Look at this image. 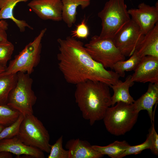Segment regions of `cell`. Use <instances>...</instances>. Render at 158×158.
<instances>
[{
    "mask_svg": "<svg viewBox=\"0 0 158 158\" xmlns=\"http://www.w3.org/2000/svg\"><path fill=\"white\" fill-rule=\"evenodd\" d=\"M144 35L138 26L131 19L112 39L121 53L125 57H130L138 48Z\"/></svg>",
    "mask_w": 158,
    "mask_h": 158,
    "instance_id": "9c48e42d",
    "label": "cell"
},
{
    "mask_svg": "<svg viewBox=\"0 0 158 158\" xmlns=\"http://www.w3.org/2000/svg\"><path fill=\"white\" fill-rule=\"evenodd\" d=\"M27 5L42 20H62V5L61 0H31Z\"/></svg>",
    "mask_w": 158,
    "mask_h": 158,
    "instance_id": "7c38bea8",
    "label": "cell"
},
{
    "mask_svg": "<svg viewBox=\"0 0 158 158\" xmlns=\"http://www.w3.org/2000/svg\"><path fill=\"white\" fill-rule=\"evenodd\" d=\"M130 57L126 60L119 61L114 65L113 69L119 76L120 77H124L125 71H134L141 58L135 51Z\"/></svg>",
    "mask_w": 158,
    "mask_h": 158,
    "instance_id": "7402d4cb",
    "label": "cell"
},
{
    "mask_svg": "<svg viewBox=\"0 0 158 158\" xmlns=\"http://www.w3.org/2000/svg\"><path fill=\"white\" fill-rule=\"evenodd\" d=\"M130 145L125 140H116L106 146L93 145L92 147L104 156L107 155L111 158H122L125 150Z\"/></svg>",
    "mask_w": 158,
    "mask_h": 158,
    "instance_id": "ffe728a7",
    "label": "cell"
},
{
    "mask_svg": "<svg viewBox=\"0 0 158 158\" xmlns=\"http://www.w3.org/2000/svg\"><path fill=\"white\" fill-rule=\"evenodd\" d=\"M5 127L3 126L0 125V132Z\"/></svg>",
    "mask_w": 158,
    "mask_h": 158,
    "instance_id": "d6a6232c",
    "label": "cell"
},
{
    "mask_svg": "<svg viewBox=\"0 0 158 158\" xmlns=\"http://www.w3.org/2000/svg\"><path fill=\"white\" fill-rule=\"evenodd\" d=\"M142 58L147 56L158 57V23L144 35L140 44L135 51Z\"/></svg>",
    "mask_w": 158,
    "mask_h": 158,
    "instance_id": "2e32d148",
    "label": "cell"
},
{
    "mask_svg": "<svg viewBox=\"0 0 158 158\" xmlns=\"http://www.w3.org/2000/svg\"><path fill=\"white\" fill-rule=\"evenodd\" d=\"M4 20H0V24Z\"/></svg>",
    "mask_w": 158,
    "mask_h": 158,
    "instance_id": "836d02e7",
    "label": "cell"
},
{
    "mask_svg": "<svg viewBox=\"0 0 158 158\" xmlns=\"http://www.w3.org/2000/svg\"><path fill=\"white\" fill-rule=\"evenodd\" d=\"M102 21L99 37L113 39L131 18L124 0H109L97 14Z\"/></svg>",
    "mask_w": 158,
    "mask_h": 158,
    "instance_id": "277c9868",
    "label": "cell"
},
{
    "mask_svg": "<svg viewBox=\"0 0 158 158\" xmlns=\"http://www.w3.org/2000/svg\"><path fill=\"white\" fill-rule=\"evenodd\" d=\"M57 42L58 67L67 83L76 85L90 80L110 86L119 80L118 74L107 70L91 57L82 42L71 36L58 38Z\"/></svg>",
    "mask_w": 158,
    "mask_h": 158,
    "instance_id": "6da1fadb",
    "label": "cell"
},
{
    "mask_svg": "<svg viewBox=\"0 0 158 158\" xmlns=\"http://www.w3.org/2000/svg\"><path fill=\"white\" fill-rule=\"evenodd\" d=\"M139 112L133 103L119 102L107 109L103 119L107 131L118 136L124 135L132 129L137 122Z\"/></svg>",
    "mask_w": 158,
    "mask_h": 158,
    "instance_id": "3957f363",
    "label": "cell"
},
{
    "mask_svg": "<svg viewBox=\"0 0 158 158\" xmlns=\"http://www.w3.org/2000/svg\"><path fill=\"white\" fill-rule=\"evenodd\" d=\"M17 136L25 145L49 153L50 136L42 122L33 114L24 116Z\"/></svg>",
    "mask_w": 158,
    "mask_h": 158,
    "instance_id": "52a82bcc",
    "label": "cell"
},
{
    "mask_svg": "<svg viewBox=\"0 0 158 158\" xmlns=\"http://www.w3.org/2000/svg\"><path fill=\"white\" fill-rule=\"evenodd\" d=\"M134 83L131 75H129L127 77L124 81L119 79L114 84L110 86L114 92L113 95L111 97V106H114L119 102L133 104L135 100L130 94L129 89Z\"/></svg>",
    "mask_w": 158,
    "mask_h": 158,
    "instance_id": "e0dca14e",
    "label": "cell"
},
{
    "mask_svg": "<svg viewBox=\"0 0 158 158\" xmlns=\"http://www.w3.org/2000/svg\"><path fill=\"white\" fill-rule=\"evenodd\" d=\"M14 49L13 44L8 40L0 43V65L7 67L8 62L11 59Z\"/></svg>",
    "mask_w": 158,
    "mask_h": 158,
    "instance_id": "d4e9b609",
    "label": "cell"
},
{
    "mask_svg": "<svg viewBox=\"0 0 158 158\" xmlns=\"http://www.w3.org/2000/svg\"><path fill=\"white\" fill-rule=\"evenodd\" d=\"M65 147L68 151V158H101L104 156L87 141L79 138L68 140Z\"/></svg>",
    "mask_w": 158,
    "mask_h": 158,
    "instance_id": "5bb4252c",
    "label": "cell"
},
{
    "mask_svg": "<svg viewBox=\"0 0 158 158\" xmlns=\"http://www.w3.org/2000/svg\"><path fill=\"white\" fill-rule=\"evenodd\" d=\"M13 157L11 153L6 151L0 152V158H11Z\"/></svg>",
    "mask_w": 158,
    "mask_h": 158,
    "instance_id": "4dcf8cb0",
    "label": "cell"
},
{
    "mask_svg": "<svg viewBox=\"0 0 158 158\" xmlns=\"http://www.w3.org/2000/svg\"><path fill=\"white\" fill-rule=\"evenodd\" d=\"M76 85L74 96L83 117L92 126L103 119L111 106L109 86L99 81L89 80Z\"/></svg>",
    "mask_w": 158,
    "mask_h": 158,
    "instance_id": "7a4b0ae2",
    "label": "cell"
},
{
    "mask_svg": "<svg viewBox=\"0 0 158 158\" xmlns=\"http://www.w3.org/2000/svg\"><path fill=\"white\" fill-rule=\"evenodd\" d=\"M24 116L20 114L18 119L13 123L6 126L0 132V140L17 136L19 133L20 124Z\"/></svg>",
    "mask_w": 158,
    "mask_h": 158,
    "instance_id": "cb8c5ba5",
    "label": "cell"
},
{
    "mask_svg": "<svg viewBox=\"0 0 158 158\" xmlns=\"http://www.w3.org/2000/svg\"><path fill=\"white\" fill-rule=\"evenodd\" d=\"M18 80L17 73H0V105L6 104L9 95L16 86Z\"/></svg>",
    "mask_w": 158,
    "mask_h": 158,
    "instance_id": "44dd1931",
    "label": "cell"
},
{
    "mask_svg": "<svg viewBox=\"0 0 158 158\" xmlns=\"http://www.w3.org/2000/svg\"><path fill=\"white\" fill-rule=\"evenodd\" d=\"M20 113L7 105H0V125L6 127L13 123Z\"/></svg>",
    "mask_w": 158,
    "mask_h": 158,
    "instance_id": "603a6c76",
    "label": "cell"
},
{
    "mask_svg": "<svg viewBox=\"0 0 158 158\" xmlns=\"http://www.w3.org/2000/svg\"><path fill=\"white\" fill-rule=\"evenodd\" d=\"M84 45L91 57L106 69H113L116 63L126 59L116 46L111 38H102L95 35Z\"/></svg>",
    "mask_w": 158,
    "mask_h": 158,
    "instance_id": "ba28073f",
    "label": "cell"
},
{
    "mask_svg": "<svg viewBox=\"0 0 158 158\" xmlns=\"http://www.w3.org/2000/svg\"><path fill=\"white\" fill-rule=\"evenodd\" d=\"M6 151L17 156L26 155L35 158L45 157L43 152L27 145L17 136L0 140V152Z\"/></svg>",
    "mask_w": 158,
    "mask_h": 158,
    "instance_id": "4fadbf2b",
    "label": "cell"
},
{
    "mask_svg": "<svg viewBox=\"0 0 158 158\" xmlns=\"http://www.w3.org/2000/svg\"><path fill=\"white\" fill-rule=\"evenodd\" d=\"M89 35V29L85 19L71 32V36L76 39H87Z\"/></svg>",
    "mask_w": 158,
    "mask_h": 158,
    "instance_id": "83f0119b",
    "label": "cell"
},
{
    "mask_svg": "<svg viewBox=\"0 0 158 158\" xmlns=\"http://www.w3.org/2000/svg\"><path fill=\"white\" fill-rule=\"evenodd\" d=\"M158 101V83H150L147 91L133 103L138 112L146 110L152 123L154 121V112L153 111L154 106Z\"/></svg>",
    "mask_w": 158,
    "mask_h": 158,
    "instance_id": "9a60e30c",
    "label": "cell"
},
{
    "mask_svg": "<svg viewBox=\"0 0 158 158\" xmlns=\"http://www.w3.org/2000/svg\"><path fill=\"white\" fill-rule=\"evenodd\" d=\"M63 136L61 135L54 144L50 145L48 158H68V151L63 148Z\"/></svg>",
    "mask_w": 158,
    "mask_h": 158,
    "instance_id": "484cf974",
    "label": "cell"
},
{
    "mask_svg": "<svg viewBox=\"0 0 158 158\" xmlns=\"http://www.w3.org/2000/svg\"><path fill=\"white\" fill-rule=\"evenodd\" d=\"M131 75L135 82L158 83V57L147 56L141 58Z\"/></svg>",
    "mask_w": 158,
    "mask_h": 158,
    "instance_id": "8fae6325",
    "label": "cell"
},
{
    "mask_svg": "<svg viewBox=\"0 0 158 158\" xmlns=\"http://www.w3.org/2000/svg\"><path fill=\"white\" fill-rule=\"evenodd\" d=\"M149 133L151 137V147L150 150L154 155H158V135L155 129L154 122L152 123V126Z\"/></svg>",
    "mask_w": 158,
    "mask_h": 158,
    "instance_id": "f1b7e54d",
    "label": "cell"
},
{
    "mask_svg": "<svg viewBox=\"0 0 158 158\" xmlns=\"http://www.w3.org/2000/svg\"><path fill=\"white\" fill-rule=\"evenodd\" d=\"M151 147V142L150 134L149 133L145 141L142 143L137 145L131 146L130 145L124 152L123 157L126 156L140 154L142 152L146 149H150Z\"/></svg>",
    "mask_w": 158,
    "mask_h": 158,
    "instance_id": "4316f807",
    "label": "cell"
},
{
    "mask_svg": "<svg viewBox=\"0 0 158 158\" xmlns=\"http://www.w3.org/2000/svg\"><path fill=\"white\" fill-rule=\"evenodd\" d=\"M47 30L46 28L42 30L32 41L10 61L6 68V73L14 74L22 72L30 75L33 72L34 68L40 61L42 41Z\"/></svg>",
    "mask_w": 158,
    "mask_h": 158,
    "instance_id": "8992f818",
    "label": "cell"
},
{
    "mask_svg": "<svg viewBox=\"0 0 158 158\" xmlns=\"http://www.w3.org/2000/svg\"><path fill=\"white\" fill-rule=\"evenodd\" d=\"M30 0H0V20L11 19L21 32H24L26 28L33 30L25 20L16 18L13 14L14 9L18 3Z\"/></svg>",
    "mask_w": 158,
    "mask_h": 158,
    "instance_id": "d6986e66",
    "label": "cell"
},
{
    "mask_svg": "<svg viewBox=\"0 0 158 158\" xmlns=\"http://www.w3.org/2000/svg\"><path fill=\"white\" fill-rule=\"evenodd\" d=\"M8 24L4 20L0 24V43L8 40L6 30L8 29Z\"/></svg>",
    "mask_w": 158,
    "mask_h": 158,
    "instance_id": "f546056e",
    "label": "cell"
},
{
    "mask_svg": "<svg viewBox=\"0 0 158 158\" xmlns=\"http://www.w3.org/2000/svg\"><path fill=\"white\" fill-rule=\"evenodd\" d=\"M6 68L0 65V73L5 71Z\"/></svg>",
    "mask_w": 158,
    "mask_h": 158,
    "instance_id": "1f68e13d",
    "label": "cell"
},
{
    "mask_svg": "<svg viewBox=\"0 0 158 158\" xmlns=\"http://www.w3.org/2000/svg\"><path fill=\"white\" fill-rule=\"evenodd\" d=\"M17 74L16 84L9 95L6 105L24 116L33 114L37 97L32 88L33 80L27 73L18 72Z\"/></svg>",
    "mask_w": 158,
    "mask_h": 158,
    "instance_id": "5b68a950",
    "label": "cell"
},
{
    "mask_svg": "<svg viewBox=\"0 0 158 158\" xmlns=\"http://www.w3.org/2000/svg\"><path fill=\"white\" fill-rule=\"evenodd\" d=\"M62 5V20L68 28H71L75 23L79 6L84 9L88 7L90 0H61Z\"/></svg>",
    "mask_w": 158,
    "mask_h": 158,
    "instance_id": "ac0fdd59",
    "label": "cell"
},
{
    "mask_svg": "<svg viewBox=\"0 0 158 158\" xmlns=\"http://www.w3.org/2000/svg\"><path fill=\"white\" fill-rule=\"evenodd\" d=\"M131 19L138 26L144 35L152 29L158 21V3L151 6L144 2L136 8L128 10Z\"/></svg>",
    "mask_w": 158,
    "mask_h": 158,
    "instance_id": "30bf717a",
    "label": "cell"
}]
</instances>
